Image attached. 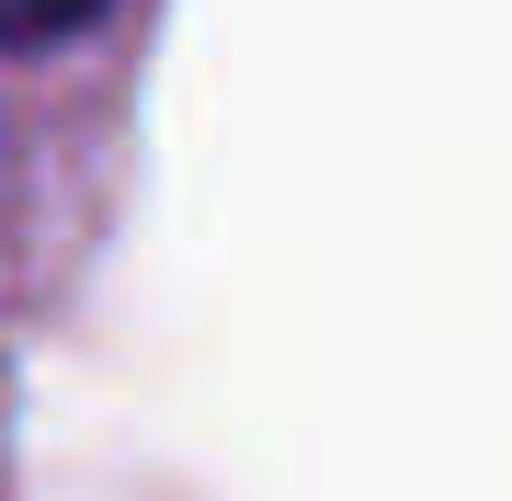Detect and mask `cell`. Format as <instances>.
<instances>
[{"label":"cell","mask_w":512,"mask_h":501,"mask_svg":"<svg viewBox=\"0 0 512 501\" xmlns=\"http://www.w3.org/2000/svg\"><path fill=\"white\" fill-rule=\"evenodd\" d=\"M103 0H0V46H57V35H80Z\"/></svg>","instance_id":"obj_1"}]
</instances>
